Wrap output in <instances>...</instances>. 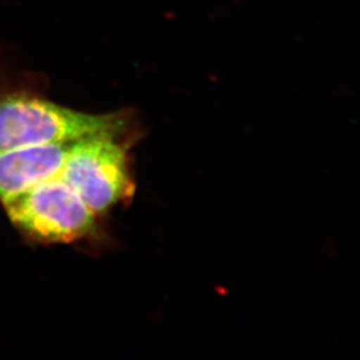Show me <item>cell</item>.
Instances as JSON below:
<instances>
[{
  "instance_id": "3957f363",
  "label": "cell",
  "mask_w": 360,
  "mask_h": 360,
  "mask_svg": "<svg viewBox=\"0 0 360 360\" xmlns=\"http://www.w3.org/2000/svg\"><path fill=\"white\" fill-rule=\"evenodd\" d=\"M129 134H102L72 143L58 176L97 216L134 193Z\"/></svg>"
},
{
  "instance_id": "277c9868",
  "label": "cell",
  "mask_w": 360,
  "mask_h": 360,
  "mask_svg": "<svg viewBox=\"0 0 360 360\" xmlns=\"http://www.w3.org/2000/svg\"><path fill=\"white\" fill-rule=\"evenodd\" d=\"M72 143L0 152V203L58 176Z\"/></svg>"
},
{
  "instance_id": "6da1fadb",
  "label": "cell",
  "mask_w": 360,
  "mask_h": 360,
  "mask_svg": "<svg viewBox=\"0 0 360 360\" xmlns=\"http://www.w3.org/2000/svg\"><path fill=\"white\" fill-rule=\"evenodd\" d=\"M129 131L127 111L82 112L25 90L0 96V152L75 143L102 134H129Z\"/></svg>"
},
{
  "instance_id": "7a4b0ae2",
  "label": "cell",
  "mask_w": 360,
  "mask_h": 360,
  "mask_svg": "<svg viewBox=\"0 0 360 360\" xmlns=\"http://www.w3.org/2000/svg\"><path fill=\"white\" fill-rule=\"evenodd\" d=\"M1 204L14 228L34 243L70 244L99 237L98 216L58 175Z\"/></svg>"
}]
</instances>
